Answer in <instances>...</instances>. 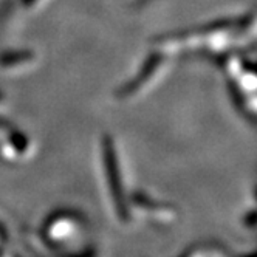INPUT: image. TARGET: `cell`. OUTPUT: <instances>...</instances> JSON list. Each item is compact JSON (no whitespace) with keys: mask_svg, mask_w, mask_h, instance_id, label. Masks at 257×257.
Returning a JSON list of instances; mask_svg holds the SVG:
<instances>
[{"mask_svg":"<svg viewBox=\"0 0 257 257\" xmlns=\"http://www.w3.org/2000/svg\"><path fill=\"white\" fill-rule=\"evenodd\" d=\"M85 231L84 218L68 211H59L50 215L39 234L51 254L67 251L68 245L76 242Z\"/></svg>","mask_w":257,"mask_h":257,"instance_id":"cell-1","label":"cell"},{"mask_svg":"<svg viewBox=\"0 0 257 257\" xmlns=\"http://www.w3.org/2000/svg\"><path fill=\"white\" fill-rule=\"evenodd\" d=\"M135 208L146 214V217H149L151 220H155L158 223H171L175 220V212L172 208L166 205H160L155 201L149 200L148 197H135Z\"/></svg>","mask_w":257,"mask_h":257,"instance_id":"cell-2","label":"cell"},{"mask_svg":"<svg viewBox=\"0 0 257 257\" xmlns=\"http://www.w3.org/2000/svg\"><path fill=\"white\" fill-rule=\"evenodd\" d=\"M181 257H214V251L209 249L208 246H194Z\"/></svg>","mask_w":257,"mask_h":257,"instance_id":"cell-3","label":"cell"},{"mask_svg":"<svg viewBox=\"0 0 257 257\" xmlns=\"http://www.w3.org/2000/svg\"><path fill=\"white\" fill-rule=\"evenodd\" d=\"M5 240H7V232H5V229L2 226H0V251H2V246H4Z\"/></svg>","mask_w":257,"mask_h":257,"instance_id":"cell-4","label":"cell"}]
</instances>
